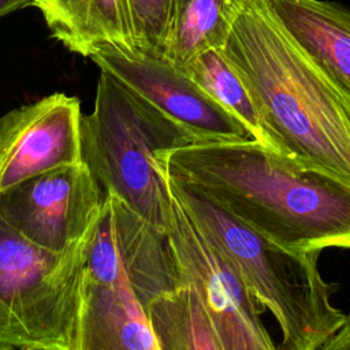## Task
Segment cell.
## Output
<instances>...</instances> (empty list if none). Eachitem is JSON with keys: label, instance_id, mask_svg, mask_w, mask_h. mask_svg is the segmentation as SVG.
<instances>
[{"label": "cell", "instance_id": "6da1fadb", "mask_svg": "<svg viewBox=\"0 0 350 350\" xmlns=\"http://www.w3.org/2000/svg\"><path fill=\"white\" fill-rule=\"evenodd\" d=\"M157 161L284 247L350 249V186L253 138L191 142L161 152Z\"/></svg>", "mask_w": 350, "mask_h": 350}, {"label": "cell", "instance_id": "7a4b0ae2", "mask_svg": "<svg viewBox=\"0 0 350 350\" xmlns=\"http://www.w3.org/2000/svg\"><path fill=\"white\" fill-rule=\"evenodd\" d=\"M221 53L278 153L350 186V92L290 34L271 0H243Z\"/></svg>", "mask_w": 350, "mask_h": 350}, {"label": "cell", "instance_id": "3957f363", "mask_svg": "<svg viewBox=\"0 0 350 350\" xmlns=\"http://www.w3.org/2000/svg\"><path fill=\"white\" fill-rule=\"evenodd\" d=\"M165 179L170 193L237 268L252 295L276 319L282 332L276 349L320 350L349 317L331 302L336 287L320 273L321 252L284 247L242 223L197 187L167 172Z\"/></svg>", "mask_w": 350, "mask_h": 350}, {"label": "cell", "instance_id": "277c9868", "mask_svg": "<svg viewBox=\"0 0 350 350\" xmlns=\"http://www.w3.org/2000/svg\"><path fill=\"white\" fill-rule=\"evenodd\" d=\"M198 139L146 98L101 71L94 107L82 115V159L103 187L165 231L171 194L157 157Z\"/></svg>", "mask_w": 350, "mask_h": 350}, {"label": "cell", "instance_id": "5b68a950", "mask_svg": "<svg viewBox=\"0 0 350 350\" xmlns=\"http://www.w3.org/2000/svg\"><path fill=\"white\" fill-rule=\"evenodd\" d=\"M94 228L52 252L0 215V350H81L83 275Z\"/></svg>", "mask_w": 350, "mask_h": 350}, {"label": "cell", "instance_id": "8992f818", "mask_svg": "<svg viewBox=\"0 0 350 350\" xmlns=\"http://www.w3.org/2000/svg\"><path fill=\"white\" fill-rule=\"evenodd\" d=\"M165 232L183 282L197 290L212 314L223 350L276 349L260 319L265 308L172 194Z\"/></svg>", "mask_w": 350, "mask_h": 350}, {"label": "cell", "instance_id": "52a82bcc", "mask_svg": "<svg viewBox=\"0 0 350 350\" xmlns=\"http://www.w3.org/2000/svg\"><path fill=\"white\" fill-rule=\"evenodd\" d=\"M104 190L85 161L31 176L0 193L1 217L33 243L63 252L96 226Z\"/></svg>", "mask_w": 350, "mask_h": 350}, {"label": "cell", "instance_id": "ba28073f", "mask_svg": "<svg viewBox=\"0 0 350 350\" xmlns=\"http://www.w3.org/2000/svg\"><path fill=\"white\" fill-rule=\"evenodd\" d=\"M89 59L187 129L198 141L250 138L238 119L163 56L107 45Z\"/></svg>", "mask_w": 350, "mask_h": 350}, {"label": "cell", "instance_id": "9c48e42d", "mask_svg": "<svg viewBox=\"0 0 350 350\" xmlns=\"http://www.w3.org/2000/svg\"><path fill=\"white\" fill-rule=\"evenodd\" d=\"M81 103L52 93L0 116V193L49 170L83 161Z\"/></svg>", "mask_w": 350, "mask_h": 350}, {"label": "cell", "instance_id": "30bf717a", "mask_svg": "<svg viewBox=\"0 0 350 350\" xmlns=\"http://www.w3.org/2000/svg\"><path fill=\"white\" fill-rule=\"evenodd\" d=\"M81 350H160L127 275L112 282L83 276Z\"/></svg>", "mask_w": 350, "mask_h": 350}, {"label": "cell", "instance_id": "8fae6325", "mask_svg": "<svg viewBox=\"0 0 350 350\" xmlns=\"http://www.w3.org/2000/svg\"><path fill=\"white\" fill-rule=\"evenodd\" d=\"M53 38L90 57L103 46L137 49L129 0H34Z\"/></svg>", "mask_w": 350, "mask_h": 350}, {"label": "cell", "instance_id": "7c38bea8", "mask_svg": "<svg viewBox=\"0 0 350 350\" xmlns=\"http://www.w3.org/2000/svg\"><path fill=\"white\" fill-rule=\"evenodd\" d=\"M109 194V193H108ZM118 250L123 268L141 304L183 284L167 232L153 227L122 200L109 194Z\"/></svg>", "mask_w": 350, "mask_h": 350}, {"label": "cell", "instance_id": "4fadbf2b", "mask_svg": "<svg viewBox=\"0 0 350 350\" xmlns=\"http://www.w3.org/2000/svg\"><path fill=\"white\" fill-rule=\"evenodd\" d=\"M299 45L350 92V7L332 0H271Z\"/></svg>", "mask_w": 350, "mask_h": 350}, {"label": "cell", "instance_id": "5bb4252c", "mask_svg": "<svg viewBox=\"0 0 350 350\" xmlns=\"http://www.w3.org/2000/svg\"><path fill=\"white\" fill-rule=\"evenodd\" d=\"M243 0H175L161 56L185 67L200 53L221 51Z\"/></svg>", "mask_w": 350, "mask_h": 350}, {"label": "cell", "instance_id": "9a60e30c", "mask_svg": "<svg viewBox=\"0 0 350 350\" xmlns=\"http://www.w3.org/2000/svg\"><path fill=\"white\" fill-rule=\"evenodd\" d=\"M145 309L160 350H223L212 314L191 284L156 297Z\"/></svg>", "mask_w": 350, "mask_h": 350}, {"label": "cell", "instance_id": "2e32d148", "mask_svg": "<svg viewBox=\"0 0 350 350\" xmlns=\"http://www.w3.org/2000/svg\"><path fill=\"white\" fill-rule=\"evenodd\" d=\"M182 70L208 96L238 119L249 131L250 138L278 152L247 88L221 51H205L182 67Z\"/></svg>", "mask_w": 350, "mask_h": 350}, {"label": "cell", "instance_id": "e0dca14e", "mask_svg": "<svg viewBox=\"0 0 350 350\" xmlns=\"http://www.w3.org/2000/svg\"><path fill=\"white\" fill-rule=\"evenodd\" d=\"M175 0H129L137 51L161 56Z\"/></svg>", "mask_w": 350, "mask_h": 350}, {"label": "cell", "instance_id": "ac0fdd59", "mask_svg": "<svg viewBox=\"0 0 350 350\" xmlns=\"http://www.w3.org/2000/svg\"><path fill=\"white\" fill-rule=\"evenodd\" d=\"M320 350H350V314L347 320L321 345Z\"/></svg>", "mask_w": 350, "mask_h": 350}, {"label": "cell", "instance_id": "d6986e66", "mask_svg": "<svg viewBox=\"0 0 350 350\" xmlns=\"http://www.w3.org/2000/svg\"><path fill=\"white\" fill-rule=\"evenodd\" d=\"M34 0H0V18L16 10L33 5Z\"/></svg>", "mask_w": 350, "mask_h": 350}]
</instances>
